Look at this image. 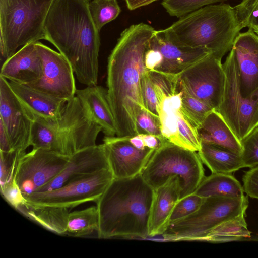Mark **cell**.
Instances as JSON below:
<instances>
[{
  "label": "cell",
  "instance_id": "1",
  "mask_svg": "<svg viewBox=\"0 0 258 258\" xmlns=\"http://www.w3.org/2000/svg\"><path fill=\"white\" fill-rule=\"evenodd\" d=\"M155 31L148 24L132 25L121 32L108 57L107 90L118 137L138 134L137 117L145 108L141 85L142 75L146 70L144 57Z\"/></svg>",
  "mask_w": 258,
  "mask_h": 258
},
{
  "label": "cell",
  "instance_id": "2",
  "mask_svg": "<svg viewBox=\"0 0 258 258\" xmlns=\"http://www.w3.org/2000/svg\"><path fill=\"white\" fill-rule=\"evenodd\" d=\"M87 0H54L44 25L45 40L69 61L78 81L97 84L99 31L91 17Z\"/></svg>",
  "mask_w": 258,
  "mask_h": 258
},
{
  "label": "cell",
  "instance_id": "3",
  "mask_svg": "<svg viewBox=\"0 0 258 258\" xmlns=\"http://www.w3.org/2000/svg\"><path fill=\"white\" fill-rule=\"evenodd\" d=\"M154 190L141 174L127 178H113L96 202L99 238L148 236Z\"/></svg>",
  "mask_w": 258,
  "mask_h": 258
},
{
  "label": "cell",
  "instance_id": "4",
  "mask_svg": "<svg viewBox=\"0 0 258 258\" xmlns=\"http://www.w3.org/2000/svg\"><path fill=\"white\" fill-rule=\"evenodd\" d=\"M167 28L179 44L208 48L221 59L230 51L241 30L233 7L225 3L195 10Z\"/></svg>",
  "mask_w": 258,
  "mask_h": 258
},
{
  "label": "cell",
  "instance_id": "5",
  "mask_svg": "<svg viewBox=\"0 0 258 258\" xmlns=\"http://www.w3.org/2000/svg\"><path fill=\"white\" fill-rule=\"evenodd\" d=\"M101 127L93 121L77 96L67 102L61 116L54 120L35 119L31 135L33 148H44L70 156L96 145Z\"/></svg>",
  "mask_w": 258,
  "mask_h": 258
},
{
  "label": "cell",
  "instance_id": "6",
  "mask_svg": "<svg viewBox=\"0 0 258 258\" xmlns=\"http://www.w3.org/2000/svg\"><path fill=\"white\" fill-rule=\"evenodd\" d=\"M53 1L0 0V51L3 63L17 52L18 47L45 39V22Z\"/></svg>",
  "mask_w": 258,
  "mask_h": 258
},
{
  "label": "cell",
  "instance_id": "7",
  "mask_svg": "<svg viewBox=\"0 0 258 258\" xmlns=\"http://www.w3.org/2000/svg\"><path fill=\"white\" fill-rule=\"evenodd\" d=\"M141 175L154 190L171 177L177 176L181 188L180 199L194 193L205 177L203 163L198 152L168 141L155 150Z\"/></svg>",
  "mask_w": 258,
  "mask_h": 258
},
{
  "label": "cell",
  "instance_id": "8",
  "mask_svg": "<svg viewBox=\"0 0 258 258\" xmlns=\"http://www.w3.org/2000/svg\"><path fill=\"white\" fill-rule=\"evenodd\" d=\"M150 73L157 98L162 136L172 143L198 152L200 140L197 129L182 111V93L177 87V75L157 71Z\"/></svg>",
  "mask_w": 258,
  "mask_h": 258
},
{
  "label": "cell",
  "instance_id": "9",
  "mask_svg": "<svg viewBox=\"0 0 258 258\" xmlns=\"http://www.w3.org/2000/svg\"><path fill=\"white\" fill-rule=\"evenodd\" d=\"M247 197L205 198L195 212L169 224L162 235L168 241H204L212 230L223 223L245 214L248 206Z\"/></svg>",
  "mask_w": 258,
  "mask_h": 258
},
{
  "label": "cell",
  "instance_id": "10",
  "mask_svg": "<svg viewBox=\"0 0 258 258\" xmlns=\"http://www.w3.org/2000/svg\"><path fill=\"white\" fill-rule=\"evenodd\" d=\"M222 66L225 84L222 101L216 111L241 142L258 126V91L250 98L242 96L238 68L232 50Z\"/></svg>",
  "mask_w": 258,
  "mask_h": 258
},
{
  "label": "cell",
  "instance_id": "11",
  "mask_svg": "<svg viewBox=\"0 0 258 258\" xmlns=\"http://www.w3.org/2000/svg\"><path fill=\"white\" fill-rule=\"evenodd\" d=\"M114 178L110 169L76 178L56 189L24 196L33 207L73 208L88 202H96Z\"/></svg>",
  "mask_w": 258,
  "mask_h": 258
},
{
  "label": "cell",
  "instance_id": "12",
  "mask_svg": "<svg viewBox=\"0 0 258 258\" xmlns=\"http://www.w3.org/2000/svg\"><path fill=\"white\" fill-rule=\"evenodd\" d=\"M225 74L221 59L212 53L177 75L183 94L196 98L217 111L222 101Z\"/></svg>",
  "mask_w": 258,
  "mask_h": 258
},
{
  "label": "cell",
  "instance_id": "13",
  "mask_svg": "<svg viewBox=\"0 0 258 258\" xmlns=\"http://www.w3.org/2000/svg\"><path fill=\"white\" fill-rule=\"evenodd\" d=\"M212 51L206 48L182 46L171 37L167 28L156 30L145 54L146 70L177 75Z\"/></svg>",
  "mask_w": 258,
  "mask_h": 258
},
{
  "label": "cell",
  "instance_id": "14",
  "mask_svg": "<svg viewBox=\"0 0 258 258\" xmlns=\"http://www.w3.org/2000/svg\"><path fill=\"white\" fill-rule=\"evenodd\" d=\"M70 156L44 148H33L20 159L14 178L24 196L37 191L66 166Z\"/></svg>",
  "mask_w": 258,
  "mask_h": 258
},
{
  "label": "cell",
  "instance_id": "15",
  "mask_svg": "<svg viewBox=\"0 0 258 258\" xmlns=\"http://www.w3.org/2000/svg\"><path fill=\"white\" fill-rule=\"evenodd\" d=\"M35 44L42 60V76L28 86L52 97L67 102L70 100L77 90L71 64L60 53L39 41Z\"/></svg>",
  "mask_w": 258,
  "mask_h": 258
},
{
  "label": "cell",
  "instance_id": "16",
  "mask_svg": "<svg viewBox=\"0 0 258 258\" xmlns=\"http://www.w3.org/2000/svg\"><path fill=\"white\" fill-rule=\"evenodd\" d=\"M35 120L13 92L8 81L0 76V122L7 132L12 150L26 151L31 146Z\"/></svg>",
  "mask_w": 258,
  "mask_h": 258
},
{
  "label": "cell",
  "instance_id": "17",
  "mask_svg": "<svg viewBox=\"0 0 258 258\" xmlns=\"http://www.w3.org/2000/svg\"><path fill=\"white\" fill-rule=\"evenodd\" d=\"M103 145L114 178H127L141 174L154 150H139L127 137L105 136Z\"/></svg>",
  "mask_w": 258,
  "mask_h": 258
},
{
  "label": "cell",
  "instance_id": "18",
  "mask_svg": "<svg viewBox=\"0 0 258 258\" xmlns=\"http://www.w3.org/2000/svg\"><path fill=\"white\" fill-rule=\"evenodd\" d=\"M231 50L238 68L240 93L250 98L258 91V34L251 29L240 32Z\"/></svg>",
  "mask_w": 258,
  "mask_h": 258
},
{
  "label": "cell",
  "instance_id": "19",
  "mask_svg": "<svg viewBox=\"0 0 258 258\" xmlns=\"http://www.w3.org/2000/svg\"><path fill=\"white\" fill-rule=\"evenodd\" d=\"M105 169L110 167L103 144L84 149L70 156L63 170L36 192L56 189L76 178Z\"/></svg>",
  "mask_w": 258,
  "mask_h": 258
},
{
  "label": "cell",
  "instance_id": "20",
  "mask_svg": "<svg viewBox=\"0 0 258 258\" xmlns=\"http://www.w3.org/2000/svg\"><path fill=\"white\" fill-rule=\"evenodd\" d=\"M42 60L35 43L23 46L2 65L0 76L9 81L29 85L42 76Z\"/></svg>",
  "mask_w": 258,
  "mask_h": 258
},
{
  "label": "cell",
  "instance_id": "21",
  "mask_svg": "<svg viewBox=\"0 0 258 258\" xmlns=\"http://www.w3.org/2000/svg\"><path fill=\"white\" fill-rule=\"evenodd\" d=\"M181 188L177 176L169 178L154 190L151 209L148 236L162 235L169 224L172 211L180 199Z\"/></svg>",
  "mask_w": 258,
  "mask_h": 258
},
{
  "label": "cell",
  "instance_id": "22",
  "mask_svg": "<svg viewBox=\"0 0 258 258\" xmlns=\"http://www.w3.org/2000/svg\"><path fill=\"white\" fill-rule=\"evenodd\" d=\"M76 95L88 116L101 127L106 136H115L116 123L107 89L97 85L87 86L83 89H77Z\"/></svg>",
  "mask_w": 258,
  "mask_h": 258
},
{
  "label": "cell",
  "instance_id": "23",
  "mask_svg": "<svg viewBox=\"0 0 258 258\" xmlns=\"http://www.w3.org/2000/svg\"><path fill=\"white\" fill-rule=\"evenodd\" d=\"M8 82L16 96L35 119L54 120L61 116L66 101L48 95L27 85Z\"/></svg>",
  "mask_w": 258,
  "mask_h": 258
},
{
  "label": "cell",
  "instance_id": "24",
  "mask_svg": "<svg viewBox=\"0 0 258 258\" xmlns=\"http://www.w3.org/2000/svg\"><path fill=\"white\" fill-rule=\"evenodd\" d=\"M197 132L200 142L215 144L241 154V142L217 111H212Z\"/></svg>",
  "mask_w": 258,
  "mask_h": 258
},
{
  "label": "cell",
  "instance_id": "25",
  "mask_svg": "<svg viewBox=\"0 0 258 258\" xmlns=\"http://www.w3.org/2000/svg\"><path fill=\"white\" fill-rule=\"evenodd\" d=\"M203 163L213 173H230L243 168L241 155L225 148L201 142L197 152Z\"/></svg>",
  "mask_w": 258,
  "mask_h": 258
},
{
  "label": "cell",
  "instance_id": "26",
  "mask_svg": "<svg viewBox=\"0 0 258 258\" xmlns=\"http://www.w3.org/2000/svg\"><path fill=\"white\" fill-rule=\"evenodd\" d=\"M17 210L48 230L57 234L64 235L70 213L69 209L33 207L26 203Z\"/></svg>",
  "mask_w": 258,
  "mask_h": 258
},
{
  "label": "cell",
  "instance_id": "27",
  "mask_svg": "<svg viewBox=\"0 0 258 258\" xmlns=\"http://www.w3.org/2000/svg\"><path fill=\"white\" fill-rule=\"evenodd\" d=\"M243 186L230 173H213L205 176L194 193L205 198L221 196L233 198L244 197Z\"/></svg>",
  "mask_w": 258,
  "mask_h": 258
},
{
  "label": "cell",
  "instance_id": "28",
  "mask_svg": "<svg viewBox=\"0 0 258 258\" xmlns=\"http://www.w3.org/2000/svg\"><path fill=\"white\" fill-rule=\"evenodd\" d=\"M99 213L97 206L70 212L64 235L73 237L88 235L99 228Z\"/></svg>",
  "mask_w": 258,
  "mask_h": 258
},
{
  "label": "cell",
  "instance_id": "29",
  "mask_svg": "<svg viewBox=\"0 0 258 258\" xmlns=\"http://www.w3.org/2000/svg\"><path fill=\"white\" fill-rule=\"evenodd\" d=\"M245 217V214H242L223 223L212 230L204 241L227 242L250 238Z\"/></svg>",
  "mask_w": 258,
  "mask_h": 258
},
{
  "label": "cell",
  "instance_id": "30",
  "mask_svg": "<svg viewBox=\"0 0 258 258\" xmlns=\"http://www.w3.org/2000/svg\"><path fill=\"white\" fill-rule=\"evenodd\" d=\"M88 9L99 32L105 25L115 19L121 11L117 0H92L89 2Z\"/></svg>",
  "mask_w": 258,
  "mask_h": 258
},
{
  "label": "cell",
  "instance_id": "31",
  "mask_svg": "<svg viewBox=\"0 0 258 258\" xmlns=\"http://www.w3.org/2000/svg\"><path fill=\"white\" fill-rule=\"evenodd\" d=\"M227 0H163L161 4L171 16L180 18L206 6L224 3Z\"/></svg>",
  "mask_w": 258,
  "mask_h": 258
},
{
  "label": "cell",
  "instance_id": "32",
  "mask_svg": "<svg viewBox=\"0 0 258 258\" xmlns=\"http://www.w3.org/2000/svg\"><path fill=\"white\" fill-rule=\"evenodd\" d=\"M182 109L197 129L213 109L203 102L191 96L182 94Z\"/></svg>",
  "mask_w": 258,
  "mask_h": 258
},
{
  "label": "cell",
  "instance_id": "33",
  "mask_svg": "<svg viewBox=\"0 0 258 258\" xmlns=\"http://www.w3.org/2000/svg\"><path fill=\"white\" fill-rule=\"evenodd\" d=\"M233 8L241 30L258 29V0H242Z\"/></svg>",
  "mask_w": 258,
  "mask_h": 258
},
{
  "label": "cell",
  "instance_id": "34",
  "mask_svg": "<svg viewBox=\"0 0 258 258\" xmlns=\"http://www.w3.org/2000/svg\"><path fill=\"white\" fill-rule=\"evenodd\" d=\"M25 153L26 151H0L1 189L13 180L19 161Z\"/></svg>",
  "mask_w": 258,
  "mask_h": 258
},
{
  "label": "cell",
  "instance_id": "35",
  "mask_svg": "<svg viewBox=\"0 0 258 258\" xmlns=\"http://www.w3.org/2000/svg\"><path fill=\"white\" fill-rule=\"evenodd\" d=\"M204 198L192 193L178 200L169 219V224L181 220L195 212Z\"/></svg>",
  "mask_w": 258,
  "mask_h": 258
},
{
  "label": "cell",
  "instance_id": "36",
  "mask_svg": "<svg viewBox=\"0 0 258 258\" xmlns=\"http://www.w3.org/2000/svg\"><path fill=\"white\" fill-rule=\"evenodd\" d=\"M241 157L243 167L251 168L258 165V126L241 141Z\"/></svg>",
  "mask_w": 258,
  "mask_h": 258
},
{
  "label": "cell",
  "instance_id": "37",
  "mask_svg": "<svg viewBox=\"0 0 258 258\" xmlns=\"http://www.w3.org/2000/svg\"><path fill=\"white\" fill-rule=\"evenodd\" d=\"M136 127L139 134H147L163 136L159 116L145 108L142 109L136 119Z\"/></svg>",
  "mask_w": 258,
  "mask_h": 258
},
{
  "label": "cell",
  "instance_id": "38",
  "mask_svg": "<svg viewBox=\"0 0 258 258\" xmlns=\"http://www.w3.org/2000/svg\"><path fill=\"white\" fill-rule=\"evenodd\" d=\"M141 93L143 102L146 109L158 115V101L151 78L150 71L146 70L141 78Z\"/></svg>",
  "mask_w": 258,
  "mask_h": 258
},
{
  "label": "cell",
  "instance_id": "39",
  "mask_svg": "<svg viewBox=\"0 0 258 258\" xmlns=\"http://www.w3.org/2000/svg\"><path fill=\"white\" fill-rule=\"evenodd\" d=\"M1 192L7 202L17 210L27 203L15 178L1 189Z\"/></svg>",
  "mask_w": 258,
  "mask_h": 258
},
{
  "label": "cell",
  "instance_id": "40",
  "mask_svg": "<svg viewBox=\"0 0 258 258\" xmlns=\"http://www.w3.org/2000/svg\"><path fill=\"white\" fill-rule=\"evenodd\" d=\"M242 181L243 188L247 196L258 199V165L245 173Z\"/></svg>",
  "mask_w": 258,
  "mask_h": 258
},
{
  "label": "cell",
  "instance_id": "41",
  "mask_svg": "<svg viewBox=\"0 0 258 258\" xmlns=\"http://www.w3.org/2000/svg\"><path fill=\"white\" fill-rule=\"evenodd\" d=\"M142 138L146 147L154 150L160 148L168 141L163 136L147 134H139Z\"/></svg>",
  "mask_w": 258,
  "mask_h": 258
},
{
  "label": "cell",
  "instance_id": "42",
  "mask_svg": "<svg viewBox=\"0 0 258 258\" xmlns=\"http://www.w3.org/2000/svg\"><path fill=\"white\" fill-rule=\"evenodd\" d=\"M12 151V149L8 136L3 124L0 122V151Z\"/></svg>",
  "mask_w": 258,
  "mask_h": 258
},
{
  "label": "cell",
  "instance_id": "43",
  "mask_svg": "<svg viewBox=\"0 0 258 258\" xmlns=\"http://www.w3.org/2000/svg\"><path fill=\"white\" fill-rule=\"evenodd\" d=\"M127 8L134 10L159 0H124Z\"/></svg>",
  "mask_w": 258,
  "mask_h": 258
},
{
  "label": "cell",
  "instance_id": "44",
  "mask_svg": "<svg viewBox=\"0 0 258 258\" xmlns=\"http://www.w3.org/2000/svg\"><path fill=\"white\" fill-rule=\"evenodd\" d=\"M127 139L131 144L138 149L143 150L147 148L142 138L139 134L127 137Z\"/></svg>",
  "mask_w": 258,
  "mask_h": 258
},
{
  "label": "cell",
  "instance_id": "45",
  "mask_svg": "<svg viewBox=\"0 0 258 258\" xmlns=\"http://www.w3.org/2000/svg\"><path fill=\"white\" fill-rule=\"evenodd\" d=\"M253 30L258 34V29H253Z\"/></svg>",
  "mask_w": 258,
  "mask_h": 258
},
{
  "label": "cell",
  "instance_id": "46",
  "mask_svg": "<svg viewBox=\"0 0 258 258\" xmlns=\"http://www.w3.org/2000/svg\"><path fill=\"white\" fill-rule=\"evenodd\" d=\"M87 1H89V0H87Z\"/></svg>",
  "mask_w": 258,
  "mask_h": 258
}]
</instances>
